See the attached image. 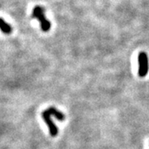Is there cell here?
Masks as SVG:
<instances>
[{"label":"cell","mask_w":149,"mask_h":149,"mask_svg":"<svg viewBox=\"0 0 149 149\" xmlns=\"http://www.w3.org/2000/svg\"><path fill=\"white\" fill-rule=\"evenodd\" d=\"M45 10L41 6H36L32 12V17L37 18L41 23V27L43 32H48L51 29V22L45 17Z\"/></svg>","instance_id":"1"},{"label":"cell","mask_w":149,"mask_h":149,"mask_svg":"<svg viewBox=\"0 0 149 149\" xmlns=\"http://www.w3.org/2000/svg\"><path fill=\"white\" fill-rule=\"evenodd\" d=\"M139 74L140 77L146 76L148 72V57L145 52H140L139 56Z\"/></svg>","instance_id":"2"},{"label":"cell","mask_w":149,"mask_h":149,"mask_svg":"<svg viewBox=\"0 0 149 149\" xmlns=\"http://www.w3.org/2000/svg\"><path fill=\"white\" fill-rule=\"evenodd\" d=\"M42 117L43 120L47 123L48 126L49 131H50V134L52 137H56L58 134V128L56 126V124L52 119V115L49 113L47 110H45L42 113Z\"/></svg>","instance_id":"3"},{"label":"cell","mask_w":149,"mask_h":149,"mask_svg":"<svg viewBox=\"0 0 149 149\" xmlns=\"http://www.w3.org/2000/svg\"><path fill=\"white\" fill-rule=\"evenodd\" d=\"M47 110L49 112V113L51 115H53L54 117L56 118L59 121H64L65 118V116L64 113H61L60 110H58L57 109H56L55 107H50Z\"/></svg>","instance_id":"4"},{"label":"cell","mask_w":149,"mask_h":149,"mask_svg":"<svg viewBox=\"0 0 149 149\" xmlns=\"http://www.w3.org/2000/svg\"><path fill=\"white\" fill-rule=\"evenodd\" d=\"M0 29L5 34H10L12 32V27H11L10 25L6 23L4 20L2 18H0Z\"/></svg>","instance_id":"5"}]
</instances>
